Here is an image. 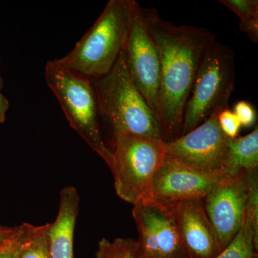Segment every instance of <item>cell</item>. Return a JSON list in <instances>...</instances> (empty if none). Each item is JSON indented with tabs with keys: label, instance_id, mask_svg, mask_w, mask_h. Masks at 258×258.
I'll list each match as a JSON object with an SVG mask.
<instances>
[{
	"label": "cell",
	"instance_id": "6da1fadb",
	"mask_svg": "<svg viewBox=\"0 0 258 258\" xmlns=\"http://www.w3.org/2000/svg\"><path fill=\"white\" fill-rule=\"evenodd\" d=\"M144 23L159 52V121L166 142L180 137L185 107L205 50L215 36L200 27L176 25L157 10L141 7Z\"/></svg>",
	"mask_w": 258,
	"mask_h": 258
},
{
	"label": "cell",
	"instance_id": "5b68a950",
	"mask_svg": "<svg viewBox=\"0 0 258 258\" xmlns=\"http://www.w3.org/2000/svg\"><path fill=\"white\" fill-rule=\"evenodd\" d=\"M45 76L71 126L111 168L113 152L102 138L92 80L75 74L54 60L47 62Z\"/></svg>",
	"mask_w": 258,
	"mask_h": 258
},
{
	"label": "cell",
	"instance_id": "cb8c5ba5",
	"mask_svg": "<svg viewBox=\"0 0 258 258\" xmlns=\"http://www.w3.org/2000/svg\"><path fill=\"white\" fill-rule=\"evenodd\" d=\"M16 227H7L0 225V244L3 243L7 239L9 238L15 232Z\"/></svg>",
	"mask_w": 258,
	"mask_h": 258
},
{
	"label": "cell",
	"instance_id": "9c48e42d",
	"mask_svg": "<svg viewBox=\"0 0 258 258\" xmlns=\"http://www.w3.org/2000/svg\"><path fill=\"white\" fill-rule=\"evenodd\" d=\"M124 52L125 62L134 85L159 120L160 60L155 42L144 23L141 6L137 1Z\"/></svg>",
	"mask_w": 258,
	"mask_h": 258
},
{
	"label": "cell",
	"instance_id": "ba28073f",
	"mask_svg": "<svg viewBox=\"0 0 258 258\" xmlns=\"http://www.w3.org/2000/svg\"><path fill=\"white\" fill-rule=\"evenodd\" d=\"M224 176L198 170L167 154L144 203L171 208L190 200H204Z\"/></svg>",
	"mask_w": 258,
	"mask_h": 258
},
{
	"label": "cell",
	"instance_id": "8992f818",
	"mask_svg": "<svg viewBox=\"0 0 258 258\" xmlns=\"http://www.w3.org/2000/svg\"><path fill=\"white\" fill-rule=\"evenodd\" d=\"M111 169L115 191L134 205L147 200L153 179L167 155L166 142L131 134H115Z\"/></svg>",
	"mask_w": 258,
	"mask_h": 258
},
{
	"label": "cell",
	"instance_id": "ac0fdd59",
	"mask_svg": "<svg viewBox=\"0 0 258 258\" xmlns=\"http://www.w3.org/2000/svg\"><path fill=\"white\" fill-rule=\"evenodd\" d=\"M33 225L24 222L17 226L15 232L3 242L0 250V258H19L24 247L31 237Z\"/></svg>",
	"mask_w": 258,
	"mask_h": 258
},
{
	"label": "cell",
	"instance_id": "5bb4252c",
	"mask_svg": "<svg viewBox=\"0 0 258 258\" xmlns=\"http://www.w3.org/2000/svg\"><path fill=\"white\" fill-rule=\"evenodd\" d=\"M258 167L257 125L244 137L230 139L225 175L234 176L242 171L256 170Z\"/></svg>",
	"mask_w": 258,
	"mask_h": 258
},
{
	"label": "cell",
	"instance_id": "d6986e66",
	"mask_svg": "<svg viewBox=\"0 0 258 258\" xmlns=\"http://www.w3.org/2000/svg\"><path fill=\"white\" fill-rule=\"evenodd\" d=\"M220 3L233 12L240 23L258 18L257 0H220Z\"/></svg>",
	"mask_w": 258,
	"mask_h": 258
},
{
	"label": "cell",
	"instance_id": "44dd1931",
	"mask_svg": "<svg viewBox=\"0 0 258 258\" xmlns=\"http://www.w3.org/2000/svg\"><path fill=\"white\" fill-rule=\"evenodd\" d=\"M232 111L238 118L241 125L244 128H251L255 125L257 121V112L254 106L249 102H237Z\"/></svg>",
	"mask_w": 258,
	"mask_h": 258
},
{
	"label": "cell",
	"instance_id": "7a4b0ae2",
	"mask_svg": "<svg viewBox=\"0 0 258 258\" xmlns=\"http://www.w3.org/2000/svg\"><path fill=\"white\" fill-rule=\"evenodd\" d=\"M135 3L134 0H110L74 50L54 60L55 63L91 80L108 74L125 50Z\"/></svg>",
	"mask_w": 258,
	"mask_h": 258
},
{
	"label": "cell",
	"instance_id": "30bf717a",
	"mask_svg": "<svg viewBox=\"0 0 258 258\" xmlns=\"http://www.w3.org/2000/svg\"><path fill=\"white\" fill-rule=\"evenodd\" d=\"M139 258H189L172 210L149 203L134 205Z\"/></svg>",
	"mask_w": 258,
	"mask_h": 258
},
{
	"label": "cell",
	"instance_id": "3957f363",
	"mask_svg": "<svg viewBox=\"0 0 258 258\" xmlns=\"http://www.w3.org/2000/svg\"><path fill=\"white\" fill-rule=\"evenodd\" d=\"M92 83L98 114L111 125L113 135L131 134L164 141L157 117L129 74L124 50L110 72Z\"/></svg>",
	"mask_w": 258,
	"mask_h": 258
},
{
	"label": "cell",
	"instance_id": "7c38bea8",
	"mask_svg": "<svg viewBox=\"0 0 258 258\" xmlns=\"http://www.w3.org/2000/svg\"><path fill=\"white\" fill-rule=\"evenodd\" d=\"M189 258H215L222 252L216 232L205 211L203 200L171 207Z\"/></svg>",
	"mask_w": 258,
	"mask_h": 258
},
{
	"label": "cell",
	"instance_id": "2e32d148",
	"mask_svg": "<svg viewBox=\"0 0 258 258\" xmlns=\"http://www.w3.org/2000/svg\"><path fill=\"white\" fill-rule=\"evenodd\" d=\"M138 244L132 238H103L98 242L96 258H139Z\"/></svg>",
	"mask_w": 258,
	"mask_h": 258
},
{
	"label": "cell",
	"instance_id": "e0dca14e",
	"mask_svg": "<svg viewBox=\"0 0 258 258\" xmlns=\"http://www.w3.org/2000/svg\"><path fill=\"white\" fill-rule=\"evenodd\" d=\"M49 225L50 223L33 225L31 237L24 247L19 258H51L47 236Z\"/></svg>",
	"mask_w": 258,
	"mask_h": 258
},
{
	"label": "cell",
	"instance_id": "7402d4cb",
	"mask_svg": "<svg viewBox=\"0 0 258 258\" xmlns=\"http://www.w3.org/2000/svg\"><path fill=\"white\" fill-rule=\"evenodd\" d=\"M240 29L254 42H258V18L240 23Z\"/></svg>",
	"mask_w": 258,
	"mask_h": 258
},
{
	"label": "cell",
	"instance_id": "ffe728a7",
	"mask_svg": "<svg viewBox=\"0 0 258 258\" xmlns=\"http://www.w3.org/2000/svg\"><path fill=\"white\" fill-rule=\"evenodd\" d=\"M217 119L222 132L228 138L235 139L238 137L242 125L235 113L231 111L230 108L222 110L219 113Z\"/></svg>",
	"mask_w": 258,
	"mask_h": 258
},
{
	"label": "cell",
	"instance_id": "4fadbf2b",
	"mask_svg": "<svg viewBox=\"0 0 258 258\" xmlns=\"http://www.w3.org/2000/svg\"><path fill=\"white\" fill-rule=\"evenodd\" d=\"M79 204V193L74 186L61 189L58 213L47 232L51 258H74V232Z\"/></svg>",
	"mask_w": 258,
	"mask_h": 258
},
{
	"label": "cell",
	"instance_id": "9a60e30c",
	"mask_svg": "<svg viewBox=\"0 0 258 258\" xmlns=\"http://www.w3.org/2000/svg\"><path fill=\"white\" fill-rule=\"evenodd\" d=\"M258 227L244 217L242 228L215 258H257Z\"/></svg>",
	"mask_w": 258,
	"mask_h": 258
},
{
	"label": "cell",
	"instance_id": "603a6c76",
	"mask_svg": "<svg viewBox=\"0 0 258 258\" xmlns=\"http://www.w3.org/2000/svg\"><path fill=\"white\" fill-rule=\"evenodd\" d=\"M9 108V101L1 92H0V123H3L5 120L6 112Z\"/></svg>",
	"mask_w": 258,
	"mask_h": 258
},
{
	"label": "cell",
	"instance_id": "277c9868",
	"mask_svg": "<svg viewBox=\"0 0 258 258\" xmlns=\"http://www.w3.org/2000/svg\"><path fill=\"white\" fill-rule=\"evenodd\" d=\"M235 81V52L215 40L200 62L185 107L180 137L201 124L212 113L228 108Z\"/></svg>",
	"mask_w": 258,
	"mask_h": 258
},
{
	"label": "cell",
	"instance_id": "d4e9b609",
	"mask_svg": "<svg viewBox=\"0 0 258 258\" xmlns=\"http://www.w3.org/2000/svg\"><path fill=\"white\" fill-rule=\"evenodd\" d=\"M4 87V83H3V80L2 79L1 76H0V90Z\"/></svg>",
	"mask_w": 258,
	"mask_h": 258
},
{
	"label": "cell",
	"instance_id": "52a82bcc",
	"mask_svg": "<svg viewBox=\"0 0 258 258\" xmlns=\"http://www.w3.org/2000/svg\"><path fill=\"white\" fill-rule=\"evenodd\" d=\"M215 112L191 132L166 142L168 155L195 169L225 175L230 139L224 134Z\"/></svg>",
	"mask_w": 258,
	"mask_h": 258
},
{
	"label": "cell",
	"instance_id": "8fae6325",
	"mask_svg": "<svg viewBox=\"0 0 258 258\" xmlns=\"http://www.w3.org/2000/svg\"><path fill=\"white\" fill-rule=\"evenodd\" d=\"M247 198L246 171L225 175L203 200L222 250L242 228Z\"/></svg>",
	"mask_w": 258,
	"mask_h": 258
}]
</instances>
